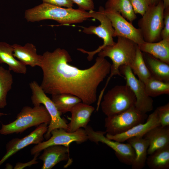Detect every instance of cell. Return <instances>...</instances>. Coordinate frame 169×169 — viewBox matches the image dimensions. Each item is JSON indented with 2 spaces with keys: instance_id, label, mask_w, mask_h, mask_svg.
Wrapping results in <instances>:
<instances>
[{
  "instance_id": "11",
  "label": "cell",
  "mask_w": 169,
  "mask_h": 169,
  "mask_svg": "<svg viewBox=\"0 0 169 169\" xmlns=\"http://www.w3.org/2000/svg\"><path fill=\"white\" fill-rule=\"evenodd\" d=\"M51 136L47 140L36 145L31 149L32 155L40 153L45 148L53 145H61L69 147L73 142L77 143H84L88 140L84 129L80 128L73 132H69L62 128L55 129L50 133Z\"/></svg>"
},
{
  "instance_id": "14",
  "label": "cell",
  "mask_w": 169,
  "mask_h": 169,
  "mask_svg": "<svg viewBox=\"0 0 169 169\" xmlns=\"http://www.w3.org/2000/svg\"><path fill=\"white\" fill-rule=\"evenodd\" d=\"M48 124H42L29 134L22 138H14L6 145V153L0 160V166L18 151L31 144L37 145L43 141L46 132Z\"/></svg>"
},
{
  "instance_id": "2",
  "label": "cell",
  "mask_w": 169,
  "mask_h": 169,
  "mask_svg": "<svg viewBox=\"0 0 169 169\" xmlns=\"http://www.w3.org/2000/svg\"><path fill=\"white\" fill-rule=\"evenodd\" d=\"M92 18L90 13L80 9L64 8L43 3L27 9L24 18L28 22L55 20L62 24L81 23Z\"/></svg>"
},
{
  "instance_id": "34",
  "label": "cell",
  "mask_w": 169,
  "mask_h": 169,
  "mask_svg": "<svg viewBox=\"0 0 169 169\" xmlns=\"http://www.w3.org/2000/svg\"><path fill=\"white\" fill-rule=\"evenodd\" d=\"M43 3L52 4L58 6L72 8L73 3L71 0H41Z\"/></svg>"
},
{
  "instance_id": "16",
  "label": "cell",
  "mask_w": 169,
  "mask_h": 169,
  "mask_svg": "<svg viewBox=\"0 0 169 169\" xmlns=\"http://www.w3.org/2000/svg\"><path fill=\"white\" fill-rule=\"evenodd\" d=\"M95 109L94 107L82 102L76 104L70 112V121L67 124L66 131L73 132L80 128L85 129L87 126Z\"/></svg>"
},
{
  "instance_id": "23",
  "label": "cell",
  "mask_w": 169,
  "mask_h": 169,
  "mask_svg": "<svg viewBox=\"0 0 169 169\" xmlns=\"http://www.w3.org/2000/svg\"><path fill=\"white\" fill-rule=\"evenodd\" d=\"M143 56L151 76L169 82V64L147 53Z\"/></svg>"
},
{
  "instance_id": "7",
  "label": "cell",
  "mask_w": 169,
  "mask_h": 169,
  "mask_svg": "<svg viewBox=\"0 0 169 169\" xmlns=\"http://www.w3.org/2000/svg\"><path fill=\"white\" fill-rule=\"evenodd\" d=\"M103 7L100 6L98 11L94 10L89 11L91 13L92 18L98 20L100 24L97 26H90L88 27H83L82 31L88 34H94L103 40L102 45L99 46L95 50L91 51H87L83 49L78 48L77 50L88 54L87 59L91 61L94 56L98 53L105 46L113 45L115 43L113 40L114 29L111 21L104 13Z\"/></svg>"
},
{
  "instance_id": "39",
  "label": "cell",
  "mask_w": 169,
  "mask_h": 169,
  "mask_svg": "<svg viewBox=\"0 0 169 169\" xmlns=\"http://www.w3.org/2000/svg\"><path fill=\"white\" fill-rule=\"evenodd\" d=\"M7 115V114L0 112V117Z\"/></svg>"
},
{
  "instance_id": "25",
  "label": "cell",
  "mask_w": 169,
  "mask_h": 169,
  "mask_svg": "<svg viewBox=\"0 0 169 169\" xmlns=\"http://www.w3.org/2000/svg\"><path fill=\"white\" fill-rule=\"evenodd\" d=\"M51 99L61 115L70 112L74 106L82 102L78 97L66 93L52 95Z\"/></svg>"
},
{
  "instance_id": "13",
  "label": "cell",
  "mask_w": 169,
  "mask_h": 169,
  "mask_svg": "<svg viewBox=\"0 0 169 169\" xmlns=\"http://www.w3.org/2000/svg\"><path fill=\"white\" fill-rule=\"evenodd\" d=\"M103 11L111 21L114 29V37L128 38L138 45L145 42L140 29L135 28L119 13L104 8Z\"/></svg>"
},
{
  "instance_id": "30",
  "label": "cell",
  "mask_w": 169,
  "mask_h": 169,
  "mask_svg": "<svg viewBox=\"0 0 169 169\" xmlns=\"http://www.w3.org/2000/svg\"><path fill=\"white\" fill-rule=\"evenodd\" d=\"M155 110L160 125L163 127L169 126V103L157 107Z\"/></svg>"
},
{
  "instance_id": "31",
  "label": "cell",
  "mask_w": 169,
  "mask_h": 169,
  "mask_svg": "<svg viewBox=\"0 0 169 169\" xmlns=\"http://www.w3.org/2000/svg\"><path fill=\"white\" fill-rule=\"evenodd\" d=\"M135 13L142 16L147 11L150 5L146 0H129Z\"/></svg>"
},
{
  "instance_id": "21",
  "label": "cell",
  "mask_w": 169,
  "mask_h": 169,
  "mask_svg": "<svg viewBox=\"0 0 169 169\" xmlns=\"http://www.w3.org/2000/svg\"><path fill=\"white\" fill-rule=\"evenodd\" d=\"M13 52L12 45L0 42V64H6L8 69L15 73L25 74L27 72L26 66L14 57Z\"/></svg>"
},
{
  "instance_id": "5",
  "label": "cell",
  "mask_w": 169,
  "mask_h": 169,
  "mask_svg": "<svg viewBox=\"0 0 169 169\" xmlns=\"http://www.w3.org/2000/svg\"><path fill=\"white\" fill-rule=\"evenodd\" d=\"M136 98L126 84L117 85L109 90L104 95L100 105L107 116L123 112L134 106Z\"/></svg>"
},
{
  "instance_id": "22",
  "label": "cell",
  "mask_w": 169,
  "mask_h": 169,
  "mask_svg": "<svg viewBox=\"0 0 169 169\" xmlns=\"http://www.w3.org/2000/svg\"><path fill=\"white\" fill-rule=\"evenodd\" d=\"M134 149L135 160L131 165L132 169H141L144 167L147 158L149 143L143 137L130 138L126 141Z\"/></svg>"
},
{
  "instance_id": "37",
  "label": "cell",
  "mask_w": 169,
  "mask_h": 169,
  "mask_svg": "<svg viewBox=\"0 0 169 169\" xmlns=\"http://www.w3.org/2000/svg\"><path fill=\"white\" fill-rule=\"evenodd\" d=\"M165 9L169 8V0H162Z\"/></svg>"
},
{
  "instance_id": "9",
  "label": "cell",
  "mask_w": 169,
  "mask_h": 169,
  "mask_svg": "<svg viewBox=\"0 0 169 169\" xmlns=\"http://www.w3.org/2000/svg\"><path fill=\"white\" fill-rule=\"evenodd\" d=\"M29 86L32 91L31 100L34 105H43L46 108L51 117V121L44 137L48 139L51 136V132L53 130L60 128L66 130L68 126L65 120L61 117L51 99L49 98L43 90L40 85L35 81L30 83Z\"/></svg>"
},
{
  "instance_id": "12",
  "label": "cell",
  "mask_w": 169,
  "mask_h": 169,
  "mask_svg": "<svg viewBox=\"0 0 169 169\" xmlns=\"http://www.w3.org/2000/svg\"><path fill=\"white\" fill-rule=\"evenodd\" d=\"M120 71L131 89L136 98L135 107L140 111L146 113L153 108V101L146 93L144 83L137 79L128 65H123Z\"/></svg>"
},
{
  "instance_id": "28",
  "label": "cell",
  "mask_w": 169,
  "mask_h": 169,
  "mask_svg": "<svg viewBox=\"0 0 169 169\" xmlns=\"http://www.w3.org/2000/svg\"><path fill=\"white\" fill-rule=\"evenodd\" d=\"M10 71L0 66V108L7 105V95L12 88L13 79Z\"/></svg>"
},
{
  "instance_id": "27",
  "label": "cell",
  "mask_w": 169,
  "mask_h": 169,
  "mask_svg": "<svg viewBox=\"0 0 169 169\" xmlns=\"http://www.w3.org/2000/svg\"><path fill=\"white\" fill-rule=\"evenodd\" d=\"M133 72L138 79L145 83L151 75L145 62L142 52L138 46L134 59L130 66Z\"/></svg>"
},
{
  "instance_id": "3",
  "label": "cell",
  "mask_w": 169,
  "mask_h": 169,
  "mask_svg": "<svg viewBox=\"0 0 169 169\" xmlns=\"http://www.w3.org/2000/svg\"><path fill=\"white\" fill-rule=\"evenodd\" d=\"M117 37V42L113 45L105 47L98 53L99 56L108 57L112 62L110 75L100 94L101 95H103L109 82L113 76L118 75L124 78L120 72V68L123 65H131L138 47V44L130 39L121 37Z\"/></svg>"
},
{
  "instance_id": "19",
  "label": "cell",
  "mask_w": 169,
  "mask_h": 169,
  "mask_svg": "<svg viewBox=\"0 0 169 169\" xmlns=\"http://www.w3.org/2000/svg\"><path fill=\"white\" fill-rule=\"evenodd\" d=\"M143 137L149 143L148 154L169 146V126H156L149 131Z\"/></svg>"
},
{
  "instance_id": "10",
  "label": "cell",
  "mask_w": 169,
  "mask_h": 169,
  "mask_svg": "<svg viewBox=\"0 0 169 169\" xmlns=\"http://www.w3.org/2000/svg\"><path fill=\"white\" fill-rule=\"evenodd\" d=\"M90 141L98 143L100 142L106 144L112 149L119 160L121 162L131 166L135 157L134 150L128 143L110 139L105 136L106 132L95 131L90 126L84 129Z\"/></svg>"
},
{
  "instance_id": "35",
  "label": "cell",
  "mask_w": 169,
  "mask_h": 169,
  "mask_svg": "<svg viewBox=\"0 0 169 169\" xmlns=\"http://www.w3.org/2000/svg\"><path fill=\"white\" fill-rule=\"evenodd\" d=\"M39 153H36L34 154L33 158L31 160L25 163L17 162L14 167V169H22L38 163V161H37V157L39 155Z\"/></svg>"
},
{
  "instance_id": "20",
  "label": "cell",
  "mask_w": 169,
  "mask_h": 169,
  "mask_svg": "<svg viewBox=\"0 0 169 169\" xmlns=\"http://www.w3.org/2000/svg\"><path fill=\"white\" fill-rule=\"evenodd\" d=\"M138 46L141 52L169 64V38L155 42H145Z\"/></svg>"
},
{
  "instance_id": "29",
  "label": "cell",
  "mask_w": 169,
  "mask_h": 169,
  "mask_svg": "<svg viewBox=\"0 0 169 169\" xmlns=\"http://www.w3.org/2000/svg\"><path fill=\"white\" fill-rule=\"evenodd\" d=\"M144 84L146 94L151 97L169 94V82H165L151 76Z\"/></svg>"
},
{
  "instance_id": "38",
  "label": "cell",
  "mask_w": 169,
  "mask_h": 169,
  "mask_svg": "<svg viewBox=\"0 0 169 169\" xmlns=\"http://www.w3.org/2000/svg\"><path fill=\"white\" fill-rule=\"evenodd\" d=\"M6 169H12L13 166L9 163H8L6 165Z\"/></svg>"
},
{
  "instance_id": "36",
  "label": "cell",
  "mask_w": 169,
  "mask_h": 169,
  "mask_svg": "<svg viewBox=\"0 0 169 169\" xmlns=\"http://www.w3.org/2000/svg\"><path fill=\"white\" fill-rule=\"evenodd\" d=\"M150 6L154 5L158 3L160 1L162 0H146Z\"/></svg>"
},
{
  "instance_id": "17",
  "label": "cell",
  "mask_w": 169,
  "mask_h": 169,
  "mask_svg": "<svg viewBox=\"0 0 169 169\" xmlns=\"http://www.w3.org/2000/svg\"><path fill=\"white\" fill-rule=\"evenodd\" d=\"M39 158L43 162L42 169H51L61 161L69 158V147L61 145L48 146L43 150Z\"/></svg>"
},
{
  "instance_id": "15",
  "label": "cell",
  "mask_w": 169,
  "mask_h": 169,
  "mask_svg": "<svg viewBox=\"0 0 169 169\" xmlns=\"http://www.w3.org/2000/svg\"><path fill=\"white\" fill-rule=\"evenodd\" d=\"M160 125L156 110L151 114L145 122L138 124L127 131L121 134L111 135L107 134L105 136L108 138L123 142L128 139L134 137H143L152 128Z\"/></svg>"
},
{
  "instance_id": "18",
  "label": "cell",
  "mask_w": 169,
  "mask_h": 169,
  "mask_svg": "<svg viewBox=\"0 0 169 169\" xmlns=\"http://www.w3.org/2000/svg\"><path fill=\"white\" fill-rule=\"evenodd\" d=\"M13 55L26 66L31 67L41 66L42 55L38 54L36 46L32 43H27L24 46L15 44L12 45Z\"/></svg>"
},
{
  "instance_id": "24",
  "label": "cell",
  "mask_w": 169,
  "mask_h": 169,
  "mask_svg": "<svg viewBox=\"0 0 169 169\" xmlns=\"http://www.w3.org/2000/svg\"><path fill=\"white\" fill-rule=\"evenodd\" d=\"M149 155L146 162L149 168L169 169V146L158 149Z\"/></svg>"
},
{
  "instance_id": "33",
  "label": "cell",
  "mask_w": 169,
  "mask_h": 169,
  "mask_svg": "<svg viewBox=\"0 0 169 169\" xmlns=\"http://www.w3.org/2000/svg\"><path fill=\"white\" fill-rule=\"evenodd\" d=\"M76 4L79 8L85 11L94 10V4L93 0H71Z\"/></svg>"
},
{
  "instance_id": "32",
  "label": "cell",
  "mask_w": 169,
  "mask_h": 169,
  "mask_svg": "<svg viewBox=\"0 0 169 169\" xmlns=\"http://www.w3.org/2000/svg\"><path fill=\"white\" fill-rule=\"evenodd\" d=\"M161 39L169 38V8L165 9L164 26L161 33Z\"/></svg>"
},
{
  "instance_id": "6",
  "label": "cell",
  "mask_w": 169,
  "mask_h": 169,
  "mask_svg": "<svg viewBox=\"0 0 169 169\" xmlns=\"http://www.w3.org/2000/svg\"><path fill=\"white\" fill-rule=\"evenodd\" d=\"M164 8L162 1L150 6L138 21V25L145 42H155L161 39L164 26Z\"/></svg>"
},
{
  "instance_id": "26",
  "label": "cell",
  "mask_w": 169,
  "mask_h": 169,
  "mask_svg": "<svg viewBox=\"0 0 169 169\" xmlns=\"http://www.w3.org/2000/svg\"><path fill=\"white\" fill-rule=\"evenodd\" d=\"M105 8L116 11L131 23L137 18L129 0H107Z\"/></svg>"
},
{
  "instance_id": "4",
  "label": "cell",
  "mask_w": 169,
  "mask_h": 169,
  "mask_svg": "<svg viewBox=\"0 0 169 169\" xmlns=\"http://www.w3.org/2000/svg\"><path fill=\"white\" fill-rule=\"evenodd\" d=\"M50 116L42 105L23 107L18 114L16 119L7 124H2L0 134L7 135L22 133L28 128L45 123L49 125Z\"/></svg>"
},
{
  "instance_id": "1",
  "label": "cell",
  "mask_w": 169,
  "mask_h": 169,
  "mask_svg": "<svg viewBox=\"0 0 169 169\" xmlns=\"http://www.w3.org/2000/svg\"><path fill=\"white\" fill-rule=\"evenodd\" d=\"M42 55L40 86L46 94H70L90 105L96 102L98 88L110 73L111 64L105 58L98 56L92 66L81 69L69 64L72 59L64 49L46 51Z\"/></svg>"
},
{
  "instance_id": "8",
  "label": "cell",
  "mask_w": 169,
  "mask_h": 169,
  "mask_svg": "<svg viewBox=\"0 0 169 169\" xmlns=\"http://www.w3.org/2000/svg\"><path fill=\"white\" fill-rule=\"evenodd\" d=\"M148 116L133 106L120 114L107 116L105 119V132L111 135L121 134L145 122Z\"/></svg>"
}]
</instances>
